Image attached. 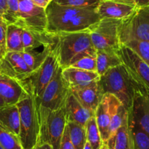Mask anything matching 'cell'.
I'll return each instance as SVG.
<instances>
[{"instance_id": "d6986e66", "label": "cell", "mask_w": 149, "mask_h": 149, "mask_svg": "<svg viewBox=\"0 0 149 149\" xmlns=\"http://www.w3.org/2000/svg\"><path fill=\"white\" fill-rule=\"evenodd\" d=\"M22 41L24 50L38 49L46 46H53L55 44V34L48 31H35L24 29L22 32Z\"/></svg>"}, {"instance_id": "3957f363", "label": "cell", "mask_w": 149, "mask_h": 149, "mask_svg": "<svg viewBox=\"0 0 149 149\" xmlns=\"http://www.w3.org/2000/svg\"><path fill=\"white\" fill-rule=\"evenodd\" d=\"M54 48L58 56L60 67H70L84 56L96 54L88 29L82 31L55 34Z\"/></svg>"}, {"instance_id": "603a6c76", "label": "cell", "mask_w": 149, "mask_h": 149, "mask_svg": "<svg viewBox=\"0 0 149 149\" xmlns=\"http://www.w3.org/2000/svg\"><path fill=\"white\" fill-rule=\"evenodd\" d=\"M122 64L118 52L113 51H97V72L100 77L107 70Z\"/></svg>"}, {"instance_id": "f35d334b", "label": "cell", "mask_w": 149, "mask_h": 149, "mask_svg": "<svg viewBox=\"0 0 149 149\" xmlns=\"http://www.w3.org/2000/svg\"><path fill=\"white\" fill-rule=\"evenodd\" d=\"M35 5L37 6H40L41 8H46L48 6L50 3L51 2L52 0H31Z\"/></svg>"}, {"instance_id": "9a60e30c", "label": "cell", "mask_w": 149, "mask_h": 149, "mask_svg": "<svg viewBox=\"0 0 149 149\" xmlns=\"http://www.w3.org/2000/svg\"><path fill=\"white\" fill-rule=\"evenodd\" d=\"M70 92L84 107L94 113L104 95L99 81L82 88H70Z\"/></svg>"}, {"instance_id": "74e56055", "label": "cell", "mask_w": 149, "mask_h": 149, "mask_svg": "<svg viewBox=\"0 0 149 149\" xmlns=\"http://www.w3.org/2000/svg\"><path fill=\"white\" fill-rule=\"evenodd\" d=\"M8 10L7 0H0V16L5 18Z\"/></svg>"}, {"instance_id": "9c48e42d", "label": "cell", "mask_w": 149, "mask_h": 149, "mask_svg": "<svg viewBox=\"0 0 149 149\" xmlns=\"http://www.w3.org/2000/svg\"><path fill=\"white\" fill-rule=\"evenodd\" d=\"M67 124L65 107L50 112L40 122V132L37 146L46 143L51 145L54 149H59Z\"/></svg>"}, {"instance_id": "ab89813d", "label": "cell", "mask_w": 149, "mask_h": 149, "mask_svg": "<svg viewBox=\"0 0 149 149\" xmlns=\"http://www.w3.org/2000/svg\"><path fill=\"white\" fill-rule=\"evenodd\" d=\"M34 149H54L52 148V146H51L48 143H43V144L41 145H37L34 148Z\"/></svg>"}, {"instance_id": "6da1fadb", "label": "cell", "mask_w": 149, "mask_h": 149, "mask_svg": "<svg viewBox=\"0 0 149 149\" xmlns=\"http://www.w3.org/2000/svg\"><path fill=\"white\" fill-rule=\"evenodd\" d=\"M48 32L53 34L87 30L100 20L97 8L63 6L51 1L45 8Z\"/></svg>"}, {"instance_id": "ee69618b", "label": "cell", "mask_w": 149, "mask_h": 149, "mask_svg": "<svg viewBox=\"0 0 149 149\" xmlns=\"http://www.w3.org/2000/svg\"><path fill=\"white\" fill-rule=\"evenodd\" d=\"M0 149H3V148H2L1 146H0Z\"/></svg>"}, {"instance_id": "2e32d148", "label": "cell", "mask_w": 149, "mask_h": 149, "mask_svg": "<svg viewBox=\"0 0 149 149\" xmlns=\"http://www.w3.org/2000/svg\"><path fill=\"white\" fill-rule=\"evenodd\" d=\"M137 9V7L127 4L120 3L110 0H101L97 8L100 19L124 20L130 17Z\"/></svg>"}, {"instance_id": "44dd1931", "label": "cell", "mask_w": 149, "mask_h": 149, "mask_svg": "<svg viewBox=\"0 0 149 149\" xmlns=\"http://www.w3.org/2000/svg\"><path fill=\"white\" fill-rule=\"evenodd\" d=\"M0 127L19 137L20 115L16 104L0 107Z\"/></svg>"}, {"instance_id": "4316f807", "label": "cell", "mask_w": 149, "mask_h": 149, "mask_svg": "<svg viewBox=\"0 0 149 149\" xmlns=\"http://www.w3.org/2000/svg\"><path fill=\"white\" fill-rule=\"evenodd\" d=\"M128 125L134 149H149V135L132 122L128 116Z\"/></svg>"}, {"instance_id": "7bdbcfd3", "label": "cell", "mask_w": 149, "mask_h": 149, "mask_svg": "<svg viewBox=\"0 0 149 149\" xmlns=\"http://www.w3.org/2000/svg\"><path fill=\"white\" fill-rule=\"evenodd\" d=\"M100 149H108V147H107V146L106 145V143H103Z\"/></svg>"}, {"instance_id": "d4e9b609", "label": "cell", "mask_w": 149, "mask_h": 149, "mask_svg": "<svg viewBox=\"0 0 149 149\" xmlns=\"http://www.w3.org/2000/svg\"><path fill=\"white\" fill-rule=\"evenodd\" d=\"M24 29L15 24L8 25L6 34L7 52H22L24 45L22 41V32Z\"/></svg>"}, {"instance_id": "60d3db41", "label": "cell", "mask_w": 149, "mask_h": 149, "mask_svg": "<svg viewBox=\"0 0 149 149\" xmlns=\"http://www.w3.org/2000/svg\"><path fill=\"white\" fill-rule=\"evenodd\" d=\"M84 149H93V148H92V147L91 146V145H90V143H88V141H86L85 146H84Z\"/></svg>"}, {"instance_id": "836d02e7", "label": "cell", "mask_w": 149, "mask_h": 149, "mask_svg": "<svg viewBox=\"0 0 149 149\" xmlns=\"http://www.w3.org/2000/svg\"><path fill=\"white\" fill-rule=\"evenodd\" d=\"M8 10L5 20L10 24H15L19 13V0H7Z\"/></svg>"}, {"instance_id": "5bb4252c", "label": "cell", "mask_w": 149, "mask_h": 149, "mask_svg": "<svg viewBox=\"0 0 149 149\" xmlns=\"http://www.w3.org/2000/svg\"><path fill=\"white\" fill-rule=\"evenodd\" d=\"M29 95L24 83L0 73V97L6 104H16Z\"/></svg>"}, {"instance_id": "f1b7e54d", "label": "cell", "mask_w": 149, "mask_h": 149, "mask_svg": "<svg viewBox=\"0 0 149 149\" xmlns=\"http://www.w3.org/2000/svg\"><path fill=\"white\" fill-rule=\"evenodd\" d=\"M0 146L3 149H24L19 137L0 127Z\"/></svg>"}, {"instance_id": "52a82bcc", "label": "cell", "mask_w": 149, "mask_h": 149, "mask_svg": "<svg viewBox=\"0 0 149 149\" xmlns=\"http://www.w3.org/2000/svg\"><path fill=\"white\" fill-rule=\"evenodd\" d=\"M121 20L103 18L88 29L91 42L96 51H113L121 48L118 29Z\"/></svg>"}, {"instance_id": "7402d4cb", "label": "cell", "mask_w": 149, "mask_h": 149, "mask_svg": "<svg viewBox=\"0 0 149 149\" xmlns=\"http://www.w3.org/2000/svg\"><path fill=\"white\" fill-rule=\"evenodd\" d=\"M129 113V112H128ZM108 149H134L128 125V118L106 142Z\"/></svg>"}, {"instance_id": "484cf974", "label": "cell", "mask_w": 149, "mask_h": 149, "mask_svg": "<svg viewBox=\"0 0 149 149\" xmlns=\"http://www.w3.org/2000/svg\"><path fill=\"white\" fill-rule=\"evenodd\" d=\"M70 137L74 149H84L86 143V132L84 126L72 121L67 122Z\"/></svg>"}, {"instance_id": "83f0119b", "label": "cell", "mask_w": 149, "mask_h": 149, "mask_svg": "<svg viewBox=\"0 0 149 149\" xmlns=\"http://www.w3.org/2000/svg\"><path fill=\"white\" fill-rule=\"evenodd\" d=\"M86 132V140L93 149H100L103 143L100 130L98 128L95 116H91L87 121L85 126Z\"/></svg>"}, {"instance_id": "5b68a950", "label": "cell", "mask_w": 149, "mask_h": 149, "mask_svg": "<svg viewBox=\"0 0 149 149\" xmlns=\"http://www.w3.org/2000/svg\"><path fill=\"white\" fill-rule=\"evenodd\" d=\"M70 88L62 75L60 67L56 76L49 83L39 99L36 100L40 124L50 112L59 110L65 105Z\"/></svg>"}, {"instance_id": "f546056e", "label": "cell", "mask_w": 149, "mask_h": 149, "mask_svg": "<svg viewBox=\"0 0 149 149\" xmlns=\"http://www.w3.org/2000/svg\"><path fill=\"white\" fill-rule=\"evenodd\" d=\"M122 45L132 50L139 57L149 66V42L138 40H132Z\"/></svg>"}, {"instance_id": "f6af8a7d", "label": "cell", "mask_w": 149, "mask_h": 149, "mask_svg": "<svg viewBox=\"0 0 149 149\" xmlns=\"http://www.w3.org/2000/svg\"><path fill=\"white\" fill-rule=\"evenodd\" d=\"M0 61H1V58H0Z\"/></svg>"}, {"instance_id": "4fadbf2b", "label": "cell", "mask_w": 149, "mask_h": 149, "mask_svg": "<svg viewBox=\"0 0 149 149\" xmlns=\"http://www.w3.org/2000/svg\"><path fill=\"white\" fill-rule=\"evenodd\" d=\"M0 73L24 82L32 71L26 64L21 52H7L0 61Z\"/></svg>"}, {"instance_id": "8992f818", "label": "cell", "mask_w": 149, "mask_h": 149, "mask_svg": "<svg viewBox=\"0 0 149 149\" xmlns=\"http://www.w3.org/2000/svg\"><path fill=\"white\" fill-rule=\"evenodd\" d=\"M118 33L121 45L132 40L149 42V6L137 8L130 17L121 20Z\"/></svg>"}, {"instance_id": "d590c367", "label": "cell", "mask_w": 149, "mask_h": 149, "mask_svg": "<svg viewBox=\"0 0 149 149\" xmlns=\"http://www.w3.org/2000/svg\"><path fill=\"white\" fill-rule=\"evenodd\" d=\"M59 149H74L70 137V133H69L68 127H66L64 132L63 134L62 138H61V144H60Z\"/></svg>"}, {"instance_id": "277c9868", "label": "cell", "mask_w": 149, "mask_h": 149, "mask_svg": "<svg viewBox=\"0 0 149 149\" xmlns=\"http://www.w3.org/2000/svg\"><path fill=\"white\" fill-rule=\"evenodd\" d=\"M16 104L19 110V139L24 149H34L38 143L40 132L36 100L32 93Z\"/></svg>"}, {"instance_id": "d6a6232c", "label": "cell", "mask_w": 149, "mask_h": 149, "mask_svg": "<svg viewBox=\"0 0 149 149\" xmlns=\"http://www.w3.org/2000/svg\"><path fill=\"white\" fill-rule=\"evenodd\" d=\"M70 67L81 69L86 71L97 72V54L84 56Z\"/></svg>"}, {"instance_id": "8d00e7d4", "label": "cell", "mask_w": 149, "mask_h": 149, "mask_svg": "<svg viewBox=\"0 0 149 149\" xmlns=\"http://www.w3.org/2000/svg\"><path fill=\"white\" fill-rule=\"evenodd\" d=\"M110 1L133 5V6L137 7V8L149 6V0H110Z\"/></svg>"}, {"instance_id": "30bf717a", "label": "cell", "mask_w": 149, "mask_h": 149, "mask_svg": "<svg viewBox=\"0 0 149 149\" xmlns=\"http://www.w3.org/2000/svg\"><path fill=\"white\" fill-rule=\"evenodd\" d=\"M15 24L24 29L46 31L48 18L45 8L37 6L31 0H19V13Z\"/></svg>"}, {"instance_id": "7c38bea8", "label": "cell", "mask_w": 149, "mask_h": 149, "mask_svg": "<svg viewBox=\"0 0 149 149\" xmlns=\"http://www.w3.org/2000/svg\"><path fill=\"white\" fill-rule=\"evenodd\" d=\"M121 103L111 94H104L95 111V118L100 130L102 140L105 143L109 137V126L112 118L116 113Z\"/></svg>"}, {"instance_id": "4dcf8cb0", "label": "cell", "mask_w": 149, "mask_h": 149, "mask_svg": "<svg viewBox=\"0 0 149 149\" xmlns=\"http://www.w3.org/2000/svg\"><path fill=\"white\" fill-rule=\"evenodd\" d=\"M128 112L125 107L121 104L118 107L116 113L113 116L109 126V136H112L118 129L120 128L123 123L128 118ZM110 138V137H109Z\"/></svg>"}, {"instance_id": "cb8c5ba5", "label": "cell", "mask_w": 149, "mask_h": 149, "mask_svg": "<svg viewBox=\"0 0 149 149\" xmlns=\"http://www.w3.org/2000/svg\"><path fill=\"white\" fill-rule=\"evenodd\" d=\"M53 47L54 45L44 47L41 51H38L37 49L24 50L21 53L26 64L31 69V71L34 72L39 68L45 61Z\"/></svg>"}, {"instance_id": "7a4b0ae2", "label": "cell", "mask_w": 149, "mask_h": 149, "mask_svg": "<svg viewBox=\"0 0 149 149\" xmlns=\"http://www.w3.org/2000/svg\"><path fill=\"white\" fill-rule=\"evenodd\" d=\"M99 82L103 94L115 96L127 111L132 108L137 95H149L130 76L124 64L107 70L100 77Z\"/></svg>"}, {"instance_id": "ba28073f", "label": "cell", "mask_w": 149, "mask_h": 149, "mask_svg": "<svg viewBox=\"0 0 149 149\" xmlns=\"http://www.w3.org/2000/svg\"><path fill=\"white\" fill-rule=\"evenodd\" d=\"M60 67L58 56L53 47L42 65L32 72L31 75L23 82L27 89L32 93L35 100L40 97L47 86L56 76Z\"/></svg>"}, {"instance_id": "8fae6325", "label": "cell", "mask_w": 149, "mask_h": 149, "mask_svg": "<svg viewBox=\"0 0 149 149\" xmlns=\"http://www.w3.org/2000/svg\"><path fill=\"white\" fill-rule=\"evenodd\" d=\"M118 54L130 76L149 94V66L126 45H121Z\"/></svg>"}, {"instance_id": "ffe728a7", "label": "cell", "mask_w": 149, "mask_h": 149, "mask_svg": "<svg viewBox=\"0 0 149 149\" xmlns=\"http://www.w3.org/2000/svg\"><path fill=\"white\" fill-rule=\"evenodd\" d=\"M64 107L67 114V122L72 121L84 127H85L87 121L91 116H95V113L84 107L71 92L66 101Z\"/></svg>"}, {"instance_id": "e0dca14e", "label": "cell", "mask_w": 149, "mask_h": 149, "mask_svg": "<svg viewBox=\"0 0 149 149\" xmlns=\"http://www.w3.org/2000/svg\"><path fill=\"white\" fill-rule=\"evenodd\" d=\"M62 75L70 88L85 87L100 79L97 72L86 71L73 67L62 69Z\"/></svg>"}, {"instance_id": "1f68e13d", "label": "cell", "mask_w": 149, "mask_h": 149, "mask_svg": "<svg viewBox=\"0 0 149 149\" xmlns=\"http://www.w3.org/2000/svg\"><path fill=\"white\" fill-rule=\"evenodd\" d=\"M63 6L79 8H97L101 0H52Z\"/></svg>"}, {"instance_id": "ac0fdd59", "label": "cell", "mask_w": 149, "mask_h": 149, "mask_svg": "<svg viewBox=\"0 0 149 149\" xmlns=\"http://www.w3.org/2000/svg\"><path fill=\"white\" fill-rule=\"evenodd\" d=\"M128 116L134 124L149 135V95H137Z\"/></svg>"}, {"instance_id": "e575fe53", "label": "cell", "mask_w": 149, "mask_h": 149, "mask_svg": "<svg viewBox=\"0 0 149 149\" xmlns=\"http://www.w3.org/2000/svg\"><path fill=\"white\" fill-rule=\"evenodd\" d=\"M8 22L5 18L0 16V58L2 59L6 54V34Z\"/></svg>"}, {"instance_id": "b9f144b4", "label": "cell", "mask_w": 149, "mask_h": 149, "mask_svg": "<svg viewBox=\"0 0 149 149\" xmlns=\"http://www.w3.org/2000/svg\"><path fill=\"white\" fill-rule=\"evenodd\" d=\"M5 105H6L5 101H4L3 99H2V97H0V107H2V106H5Z\"/></svg>"}]
</instances>
